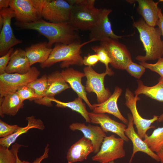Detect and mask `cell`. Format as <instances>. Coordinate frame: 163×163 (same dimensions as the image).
I'll return each instance as SVG.
<instances>
[{
    "label": "cell",
    "mask_w": 163,
    "mask_h": 163,
    "mask_svg": "<svg viewBox=\"0 0 163 163\" xmlns=\"http://www.w3.org/2000/svg\"><path fill=\"white\" fill-rule=\"evenodd\" d=\"M15 25L21 29L36 30L48 40L47 46L51 48L55 43L68 44L80 40L77 30L69 21L53 23L42 19L30 23L16 22Z\"/></svg>",
    "instance_id": "6da1fadb"
},
{
    "label": "cell",
    "mask_w": 163,
    "mask_h": 163,
    "mask_svg": "<svg viewBox=\"0 0 163 163\" xmlns=\"http://www.w3.org/2000/svg\"><path fill=\"white\" fill-rule=\"evenodd\" d=\"M133 26L139 32L140 40L146 53L144 56H137L136 59L140 62H146L162 57V42L160 28L149 25L142 18L136 21L133 19Z\"/></svg>",
    "instance_id": "7a4b0ae2"
},
{
    "label": "cell",
    "mask_w": 163,
    "mask_h": 163,
    "mask_svg": "<svg viewBox=\"0 0 163 163\" xmlns=\"http://www.w3.org/2000/svg\"><path fill=\"white\" fill-rule=\"evenodd\" d=\"M95 41H97L92 39L83 43L79 40L68 44L56 43L48 59L40 66L44 69L60 62H61L60 66L62 68H68L73 65L81 66L83 65V58L81 55L82 47Z\"/></svg>",
    "instance_id": "3957f363"
},
{
    "label": "cell",
    "mask_w": 163,
    "mask_h": 163,
    "mask_svg": "<svg viewBox=\"0 0 163 163\" xmlns=\"http://www.w3.org/2000/svg\"><path fill=\"white\" fill-rule=\"evenodd\" d=\"M71 6L69 22L77 31L91 29L97 22L100 8L94 6V0H68Z\"/></svg>",
    "instance_id": "277c9868"
},
{
    "label": "cell",
    "mask_w": 163,
    "mask_h": 163,
    "mask_svg": "<svg viewBox=\"0 0 163 163\" xmlns=\"http://www.w3.org/2000/svg\"><path fill=\"white\" fill-rule=\"evenodd\" d=\"M40 71L35 67H31L26 73L0 74V100L7 94L16 92L21 87L27 85L38 78Z\"/></svg>",
    "instance_id": "5b68a950"
},
{
    "label": "cell",
    "mask_w": 163,
    "mask_h": 163,
    "mask_svg": "<svg viewBox=\"0 0 163 163\" xmlns=\"http://www.w3.org/2000/svg\"><path fill=\"white\" fill-rule=\"evenodd\" d=\"M42 0H10L9 7L14 12L17 22L30 23L42 19Z\"/></svg>",
    "instance_id": "8992f818"
},
{
    "label": "cell",
    "mask_w": 163,
    "mask_h": 163,
    "mask_svg": "<svg viewBox=\"0 0 163 163\" xmlns=\"http://www.w3.org/2000/svg\"><path fill=\"white\" fill-rule=\"evenodd\" d=\"M124 143L123 139L116 138L114 135L106 136L99 151L92 157V160L100 163H108L124 157Z\"/></svg>",
    "instance_id": "52a82bcc"
},
{
    "label": "cell",
    "mask_w": 163,
    "mask_h": 163,
    "mask_svg": "<svg viewBox=\"0 0 163 163\" xmlns=\"http://www.w3.org/2000/svg\"><path fill=\"white\" fill-rule=\"evenodd\" d=\"M100 45L108 53L111 60L110 64L115 69L125 70L129 63L132 60L131 54L126 46L118 40L105 38L100 41Z\"/></svg>",
    "instance_id": "ba28073f"
},
{
    "label": "cell",
    "mask_w": 163,
    "mask_h": 163,
    "mask_svg": "<svg viewBox=\"0 0 163 163\" xmlns=\"http://www.w3.org/2000/svg\"><path fill=\"white\" fill-rule=\"evenodd\" d=\"M71 6L64 0H42V18L48 22L60 23L69 21Z\"/></svg>",
    "instance_id": "9c48e42d"
},
{
    "label": "cell",
    "mask_w": 163,
    "mask_h": 163,
    "mask_svg": "<svg viewBox=\"0 0 163 163\" xmlns=\"http://www.w3.org/2000/svg\"><path fill=\"white\" fill-rule=\"evenodd\" d=\"M83 72L87 78L85 87L86 92L95 93L98 103L107 100L111 94L109 89L105 87L104 81L105 76L109 75V73L105 71L98 73L92 67L88 66L84 68Z\"/></svg>",
    "instance_id": "30bf717a"
},
{
    "label": "cell",
    "mask_w": 163,
    "mask_h": 163,
    "mask_svg": "<svg viewBox=\"0 0 163 163\" xmlns=\"http://www.w3.org/2000/svg\"><path fill=\"white\" fill-rule=\"evenodd\" d=\"M125 104L129 109L132 116L133 123L137 129V133L140 137L144 139L146 132L149 129L154 128L155 126H152V123L158 121L159 116L154 115L151 119H145L139 114L136 107V103L140 100V98L134 94L129 88H127L125 92Z\"/></svg>",
    "instance_id": "8fae6325"
},
{
    "label": "cell",
    "mask_w": 163,
    "mask_h": 163,
    "mask_svg": "<svg viewBox=\"0 0 163 163\" xmlns=\"http://www.w3.org/2000/svg\"><path fill=\"white\" fill-rule=\"evenodd\" d=\"M0 15L3 18L4 22L0 34V56L5 55L11 48L22 43L14 34L11 25V19L15 17L14 11L9 7L0 11Z\"/></svg>",
    "instance_id": "7c38bea8"
},
{
    "label": "cell",
    "mask_w": 163,
    "mask_h": 163,
    "mask_svg": "<svg viewBox=\"0 0 163 163\" xmlns=\"http://www.w3.org/2000/svg\"><path fill=\"white\" fill-rule=\"evenodd\" d=\"M71 88L64 79L61 72L56 70L48 75L46 89L44 97L34 102L38 104L48 107L53 106L51 99L62 91Z\"/></svg>",
    "instance_id": "4fadbf2b"
},
{
    "label": "cell",
    "mask_w": 163,
    "mask_h": 163,
    "mask_svg": "<svg viewBox=\"0 0 163 163\" xmlns=\"http://www.w3.org/2000/svg\"><path fill=\"white\" fill-rule=\"evenodd\" d=\"M112 11L110 8H100L98 19L94 26L89 31L90 40L95 39L100 41L107 38L118 40L125 36H118L113 32L108 17Z\"/></svg>",
    "instance_id": "5bb4252c"
},
{
    "label": "cell",
    "mask_w": 163,
    "mask_h": 163,
    "mask_svg": "<svg viewBox=\"0 0 163 163\" xmlns=\"http://www.w3.org/2000/svg\"><path fill=\"white\" fill-rule=\"evenodd\" d=\"M90 123L99 125L105 133L110 132L118 136L124 141L128 142L129 139L125 134L127 127L124 123L118 122L112 119L105 113L88 112Z\"/></svg>",
    "instance_id": "9a60e30c"
},
{
    "label": "cell",
    "mask_w": 163,
    "mask_h": 163,
    "mask_svg": "<svg viewBox=\"0 0 163 163\" xmlns=\"http://www.w3.org/2000/svg\"><path fill=\"white\" fill-rule=\"evenodd\" d=\"M72 131L79 130L82 132L84 136L90 140L93 145L95 153L99 151L102 142L106 136V133L100 126L90 124L86 125L84 123H73L69 126Z\"/></svg>",
    "instance_id": "2e32d148"
},
{
    "label": "cell",
    "mask_w": 163,
    "mask_h": 163,
    "mask_svg": "<svg viewBox=\"0 0 163 163\" xmlns=\"http://www.w3.org/2000/svg\"><path fill=\"white\" fill-rule=\"evenodd\" d=\"M129 122L125 130V134L132 141L133 145V151L129 162L131 163L135 154L140 152L146 153L155 161H160L158 155L152 151L146 144L142 140L134 129L132 116L131 113L128 114Z\"/></svg>",
    "instance_id": "e0dca14e"
},
{
    "label": "cell",
    "mask_w": 163,
    "mask_h": 163,
    "mask_svg": "<svg viewBox=\"0 0 163 163\" xmlns=\"http://www.w3.org/2000/svg\"><path fill=\"white\" fill-rule=\"evenodd\" d=\"M122 90L118 86L115 87L114 92L106 101L101 103L94 104L92 105V110L95 113H108L111 114L127 124L128 120L122 115L119 109L117 101L120 96Z\"/></svg>",
    "instance_id": "ac0fdd59"
},
{
    "label": "cell",
    "mask_w": 163,
    "mask_h": 163,
    "mask_svg": "<svg viewBox=\"0 0 163 163\" xmlns=\"http://www.w3.org/2000/svg\"><path fill=\"white\" fill-rule=\"evenodd\" d=\"M61 72L66 82L77 94L78 97L82 98L89 108L92 110V105L88 99L85 87L82 83V78L85 76L84 73L72 68H68L63 70Z\"/></svg>",
    "instance_id": "d6986e66"
},
{
    "label": "cell",
    "mask_w": 163,
    "mask_h": 163,
    "mask_svg": "<svg viewBox=\"0 0 163 163\" xmlns=\"http://www.w3.org/2000/svg\"><path fill=\"white\" fill-rule=\"evenodd\" d=\"M94 151L91 141L84 136L69 149L66 156L68 163L82 161L86 160L88 156Z\"/></svg>",
    "instance_id": "ffe728a7"
},
{
    "label": "cell",
    "mask_w": 163,
    "mask_h": 163,
    "mask_svg": "<svg viewBox=\"0 0 163 163\" xmlns=\"http://www.w3.org/2000/svg\"><path fill=\"white\" fill-rule=\"evenodd\" d=\"M138 4L137 8L138 13L142 17L149 25L155 27L159 19L158 13L160 8L158 6L159 1L155 2L152 0H136Z\"/></svg>",
    "instance_id": "44dd1931"
},
{
    "label": "cell",
    "mask_w": 163,
    "mask_h": 163,
    "mask_svg": "<svg viewBox=\"0 0 163 163\" xmlns=\"http://www.w3.org/2000/svg\"><path fill=\"white\" fill-rule=\"evenodd\" d=\"M31 66L25 50L21 48H17L11 56L5 72L24 74L29 71Z\"/></svg>",
    "instance_id": "7402d4cb"
},
{
    "label": "cell",
    "mask_w": 163,
    "mask_h": 163,
    "mask_svg": "<svg viewBox=\"0 0 163 163\" xmlns=\"http://www.w3.org/2000/svg\"><path fill=\"white\" fill-rule=\"evenodd\" d=\"M53 48L47 46V42H41L32 44L25 49L27 57L30 65L39 63L40 64L45 62L48 58Z\"/></svg>",
    "instance_id": "603a6c76"
},
{
    "label": "cell",
    "mask_w": 163,
    "mask_h": 163,
    "mask_svg": "<svg viewBox=\"0 0 163 163\" xmlns=\"http://www.w3.org/2000/svg\"><path fill=\"white\" fill-rule=\"evenodd\" d=\"M0 116L4 117L5 115L14 116L23 108L24 102L20 98L16 92L6 95L0 100Z\"/></svg>",
    "instance_id": "cb8c5ba5"
},
{
    "label": "cell",
    "mask_w": 163,
    "mask_h": 163,
    "mask_svg": "<svg viewBox=\"0 0 163 163\" xmlns=\"http://www.w3.org/2000/svg\"><path fill=\"white\" fill-rule=\"evenodd\" d=\"M26 120L27 121V126L21 127L17 132L9 136L0 138V145L9 148L20 136L27 133L29 129L36 128L43 130L45 128L43 121L40 119L36 118L34 116L27 117Z\"/></svg>",
    "instance_id": "d4e9b609"
},
{
    "label": "cell",
    "mask_w": 163,
    "mask_h": 163,
    "mask_svg": "<svg viewBox=\"0 0 163 163\" xmlns=\"http://www.w3.org/2000/svg\"><path fill=\"white\" fill-rule=\"evenodd\" d=\"M158 82L152 86L144 85L139 79L137 80L138 86L134 91L135 95L143 94L159 101L163 102V79L159 78Z\"/></svg>",
    "instance_id": "484cf974"
},
{
    "label": "cell",
    "mask_w": 163,
    "mask_h": 163,
    "mask_svg": "<svg viewBox=\"0 0 163 163\" xmlns=\"http://www.w3.org/2000/svg\"><path fill=\"white\" fill-rule=\"evenodd\" d=\"M83 100L82 98L78 97L73 101L67 102L60 101L54 97L52 98L51 101L56 103V106L58 107L69 108L78 113L84 118L86 122L91 123L89 112L87 110L85 104L83 102Z\"/></svg>",
    "instance_id": "4316f807"
},
{
    "label": "cell",
    "mask_w": 163,
    "mask_h": 163,
    "mask_svg": "<svg viewBox=\"0 0 163 163\" xmlns=\"http://www.w3.org/2000/svg\"><path fill=\"white\" fill-rule=\"evenodd\" d=\"M143 141L152 151L157 153L163 145V126L155 129L150 136L146 134Z\"/></svg>",
    "instance_id": "83f0119b"
},
{
    "label": "cell",
    "mask_w": 163,
    "mask_h": 163,
    "mask_svg": "<svg viewBox=\"0 0 163 163\" xmlns=\"http://www.w3.org/2000/svg\"><path fill=\"white\" fill-rule=\"evenodd\" d=\"M48 75L44 74L27 85L33 89L35 91L37 98L34 101L40 100L44 97L46 89Z\"/></svg>",
    "instance_id": "f1b7e54d"
},
{
    "label": "cell",
    "mask_w": 163,
    "mask_h": 163,
    "mask_svg": "<svg viewBox=\"0 0 163 163\" xmlns=\"http://www.w3.org/2000/svg\"><path fill=\"white\" fill-rule=\"evenodd\" d=\"M91 48L98 56L99 61L105 65V72L109 73V76L113 75L114 72L109 67V64L110 63L111 60L105 49L100 45L93 46Z\"/></svg>",
    "instance_id": "f546056e"
},
{
    "label": "cell",
    "mask_w": 163,
    "mask_h": 163,
    "mask_svg": "<svg viewBox=\"0 0 163 163\" xmlns=\"http://www.w3.org/2000/svg\"><path fill=\"white\" fill-rule=\"evenodd\" d=\"M15 153L11 149L0 145V163H16Z\"/></svg>",
    "instance_id": "4dcf8cb0"
},
{
    "label": "cell",
    "mask_w": 163,
    "mask_h": 163,
    "mask_svg": "<svg viewBox=\"0 0 163 163\" xmlns=\"http://www.w3.org/2000/svg\"><path fill=\"white\" fill-rule=\"evenodd\" d=\"M125 70L131 76L139 79L145 72V68L142 65L131 61Z\"/></svg>",
    "instance_id": "1f68e13d"
},
{
    "label": "cell",
    "mask_w": 163,
    "mask_h": 163,
    "mask_svg": "<svg viewBox=\"0 0 163 163\" xmlns=\"http://www.w3.org/2000/svg\"><path fill=\"white\" fill-rule=\"evenodd\" d=\"M21 100L24 102L26 100L30 101H34L37 98V96L34 90L27 85L22 87L16 91Z\"/></svg>",
    "instance_id": "d6a6232c"
},
{
    "label": "cell",
    "mask_w": 163,
    "mask_h": 163,
    "mask_svg": "<svg viewBox=\"0 0 163 163\" xmlns=\"http://www.w3.org/2000/svg\"><path fill=\"white\" fill-rule=\"evenodd\" d=\"M21 127L17 125H10L0 120V137L5 138L17 132Z\"/></svg>",
    "instance_id": "836d02e7"
},
{
    "label": "cell",
    "mask_w": 163,
    "mask_h": 163,
    "mask_svg": "<svg viewBox=\"0 0 163 163\" xmlns=\"http://www.w3.org/2000/svg\"><path fill=\"white\" fill-rule=\"evenodd\" d=\"M140 64L145 69H149L152 71L155 72L160 75L161 78L163 79V58L161 57L158 59L156 62L150 64L145 62H139Z\"/></svg>",
    "instance_id": "e575fe53"
},
{
    "label": "cell",
    "mask_w": 163,
    "mask_h": 163,
    "mask_svg": "<svg viewBox=\"0 0 163 163\" xmlns=\"http://www.w3.org/2000/svg\"><path fill=\"white\" fill-rule=\"evenodd\" d=\"M14 48L10 49L5 55L0 57V74L5 72V70L10 60L11 56L13 52Z\"/></svg>",
    "instance_id": "d590c367"
},
{
    "label": "cell",
    "mask_w": 163,
    "mask_h": 163,
    "mask_svg": "<svg viewBox=\"0 0 163 163\" xmlns=\"http://www.w3.org/2000/svg\"><path fill=\"white\" fill-rule=\"evenodd\" d=\"M99 61L98 56L96 54L91 55L88 53L83 58V64L88 66H94Z\"/></svg>",
    "instance_id": "8d00e7d4"
},
{
    "label": "cell",
    "mask_w": 163,
    "mask_h": 163,
    "mask_svg": "<svg viewBox=\"0 0 163 163\" xmlns=\"http://www.w3.org/2000/svg\"><path fill=\"white\" fill-rule=\"evenodd\" d=\"M49 145L47 144L46 146L43 154L40 157L36 158L34 161L32 162L24 160L22 161V163H40L43 159L48 157V153L49 150Z\"/></svg>",
    "instance_id": "74e56055"
},
{
    "label": "cell",
    "mask_w": 163,
    "mask_h": 163,
    "mask_svg": "<svg viewBox=\"0 0 163 163\" xmlns=\"http://www.w3.org/2000/svg\"><path fill=\"white\" fill-rule=\"evenodd\" d=\"M158 16L159 19L157 25L160 29L161 33V35L163 37V40H162L163 46L162 57L163 58V14L162 13L161 10V8L159 12Z\"/></svg>",
    "instance_id": "f35d334b"
},
{
    "label": "cell",
    "mask_w": 163,
    "mask_h": 163,
    "mask_svg": "<svg viewBox=\"0 0 163 163\" xmlns=\"http://www.w3.org/2000/svg\"><path fill=\"white\" fill-rule=\"evenodd\" d=\"M22 146L21 144L16 143L12 145L11 146V149L13 150L16 155V163H22V161L19 159L18 154L19 149Z\"/></svg>",
    "instance_id": "ab89813d"
},
{
    "label": "cell",
    "mask_w": 163,
    "mask_h": 163,
    "mask_svg": "<svg viewBox=\"0 0 163 163\" xmlns=\"http://www.w3.org/2000/svg\"><path fill=\"white\" fill-rule=\"evenodd\" d=\"M10 1V0H0V10L9 7Z\"/></svg>",
    "instance_id": "60d3db41"
},
{
    "label": "cell",
    "mask_w": 163,
    "mask_h": 163,
    "mask_svg": "<svg viewBox=\"0 0 163 163\" xmlns=\"http://www.w3.org/2000/svg\"><path fill=\"white\" fill-rule=\"evenodd\" d=\"M159 156L161 163H163V145L159 151L156 153Z\"/></svg>",
    "instance_id": "b9f144b4"
},
{
    "label": "cell",
    "mask_w": 163,
    "mask_h": 163,
    "mask_svg": "<svg viewBox=\"0 0 163 163\" xmlns=\"http://www.w3.org/2000/svg\"><path fill=\"white\" fill-rule=\"evenodd\" d=\"M4 20L3 17L0 15V30H2Z\"/></svg>",
    "instance_id": "7bdbcfd3"
},
{
    "label": "cell",
    "mask_w": 163,
    "mask_h": 163,
    "mask_svg": "<svg viewBox=\"0 0 163 163\" xmlns=\"http://www.w3.org/2000/svg\"><path fill=\"white\" fill-rule=\"evenodd\" d=\"M158 121L159 122H163V113L159 116Z\"/></svg>",
    "instance_id": "ee69618b"
},
{
    "label": "cell",
    "mask_w": 163,
    "mask_h": 163,
    "mask_svg": "<svg viewBox=\"0 0 163 163\" xmlns=\"http://www.w3.org/2000/svg\"><path fill=\"white\" fill-rule=\"evenodd\" d=\"M108 163H114V161H113L110 162Z\"/></svg>",
    "instance_id": "f6af8a7d"
},
{
    "label": "cell",
    "mask_w": 163,
    "mask_h": 163,
    "mask_svg": "<svg viewBox=\"0 0 163 163\" xmlns=\"http://www.w3.org/2000/svg\"></svg>",
    "instance_id": "bcb514c9"
}]
</instances>
